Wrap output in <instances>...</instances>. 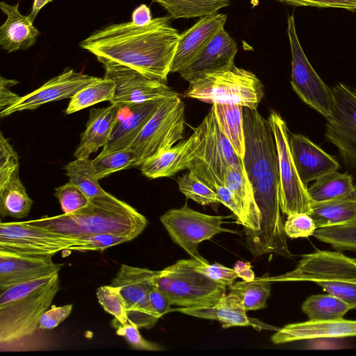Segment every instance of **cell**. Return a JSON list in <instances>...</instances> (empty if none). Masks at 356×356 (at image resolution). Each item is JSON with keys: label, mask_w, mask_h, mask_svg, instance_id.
<instances>
[{"label": "cell", "mask_w": 356, "mask_h": 356, "mask_svg": "<svg viewBox=\"0 0 356 356\" xmlns=\"http://www.w3.org/2000/svg\"><path fill=\"white\" fill-rule=\"evenodd\" d=\"M170 17H157L138 26L131 21L111 24L83 40L79 46L103 65L117 63L143 75L167 81L180 33Z\"/></svg>", "instance_id": "1"}, {"label": "cell", "mask_w": 356, "mask_h": 356, "mask_svg": "<svg viewBox=\"0 0 356 356\" xmlns=\"http://www.w3.org/2000/svg\"><path fill=\"white\" fill-rule=\"evenodd\" d=\"M28 222L72 238L109 234L126 236L131 241L147 225L146 218L135 208L107 192L90 199L86 207L75 212L43 216Z\"/></svg>", "instance_id": "2"}, {"label": "cell", "mask_w": 356, "mask_h": 356, "mask_svg": "<svg viewBox=\"0 0 356 356\" xmlns=\"http://www.w3.org/2000/svg\"><path fill=\"white\" fill-rule=\"evenodd\" d=\"M60 289L58 273L13 286L0 293V343L32 335Z\"/></svg>", "instance_id": "3"}, {"label": "cell", "mask_w": 356, "mask_h": 356, "mask_svg": "<svg viewBox=\"0 0 356 356\" xmlns=\"http://www.w3.org/2000/svg\"><path fill=\"white\" fill-rule=\"evenodd\" d=\"M268 280L312 282L356 308V259L339 251L317 250L302 255L294 270Z\"/></svg>", "instance_id": "4"}, {"label": "cell", "mask_w": 356, "mask_h": 356, "mask_svg": "<svg viewBox=\"0 0 356 356\" xmlns=\"http://www.w3.org/2000/svg\"><path fill=\"white\" fill-rule=\"evenodd\" d=\"M184 95L208 104H236L257 108L264 86L252 72L233 65L189 82Z\"/></svg>", "instance_id": "5"}, {"label": "cell", "mask_w": 356, "mask_h": 356, "mask_svg": "<svg viewBox=\"0 0 356 356\" xmlns=\"http://www.w3.org/2000/svg\"><path fill=\"white\" fill-rule=\"evenodd\" d=\"M254 199L261 213L260 229L246 236V244L255 257L275 253L291 257L281 216L278 164L252 185Z\"/></svg>", "instance_id": "6"}, {"label": "cell", "mask_w": 356, "mask_h": 356, "mask_svg": "<svg viewBox=\"0 0 356 356\" xmlns=\"http://www.w3.org/2000/svg\"><path fill=\"white\" fill-rule=\"evenodd\" d=\"M153 283L168 296L172 305L179 307H211L227 291L226 286L197 271L193 258L178 260L156 271Z\"/></svg>", "instance_id": "7"}, {"label": "cell", "mask_w": 356, "mask_h": 356, "mask_svg": "<svg viewBox=\"0 0 356 356\" xmlns=\"http://www.w3.org/2000/svg\"><path fill=\"white\" fill-rule=\"evenodd\" d=\"M195 129L200 143L188 170L215 191L225 185L227 168L241 164L242 159L219 129L211 110Z\"/></svg>", "instance_id": "8"}, {"label": "cell", "mask_w": 356, "mask_h": 356, "mask_svg": "<svg viewBox=\"0 0 356 356\" xmlns=\"http://www.w3.org/2000/svg\"><path fill=\"white\" fill-rule=\"evenodd\" d=\"M185 106L179 95L163 99L130 149L135 167L183 139Z\"/></svg>", "instance_id": "9"}, {"label": "cell", "mask_w": 356, "mask_h": 356, "mask_svg": "<svg viewBox=\"0 0 356 356\" xmlns=\"http://www.w3.org/2000/svg\"><path fill=\"white\" fill-rule=\"evenodd\" d=\"M225 218L200 213L186 203L179 209H170L164 213L160 220L172 240L191 258L209 264L198 252L199 244L221 232L237 233L222 226Z\"/></svg>", "instance_id": "10"}, {"label": "cell", "mask_w": 356, "mask_h": 356, "mask_svg": "<svg viewBox=\"0 0 356 356\" xmlns=\"http://www.w3.org/2000/svg\"><path fill=\"white\" fill-rule=\"evenodd\" d=\"M268 120L277 149L281 211L287 216L293 213L309 214L312 201L293 160L286 123L275 111L270 112Z\"/></svg>", "instance_id": "11"}, {"label": "cell", "mask_w": 356, "mask_h": 356, "mask_svg": "<svg viewBox=\"0 0 356 356\" xmlns=\"http://www.w3.org/2000/svg\"><path fill=\"white\" fill-rule=\"evenodd\" d=\"M291 52V84L298 97L325 118L332 113L334 97L308 60L298 38L293 15L287 20Z\"/></svg>", "instance_id": "12"}, {"label": "cell", "mask_w": 356, "mask_h": 356, "mask_svg": "<svg viewBox=\"0 0 356 356\" xmlns=\"http://www.w3.org/2000/svg\"><path fill=\"white\" fill-rule=\"evenodd\" d=\"M245 153L243 167L254 185L257 179L277 165L276 145L268 120L257 108L243 106Z\"/></svg>", "instance_id": "13"}, {"label": "cell", "mask_w": 356, "mask_h": 356, "mask_svg": "<svg viewBox=\"0 0 356 356\" xmlns=\"http://www.w3.org/2000/svg\"><path fill=\"white\" fill-rule=\"evenodd\" d=\"M72 238L24 222H1L0 250L36 255H54L77 244Z\"/></svg>", "instance_id": "14"}, {"label": "cell", "mask_w": 356, "mask_h": 356, "mask_svg": "<svg viewBox=\"0 0 356 356\" xmlns=\"http://www.w3.org/2000/svg\"><path fill=\"white\" fill-rule=\"evenodd\" d=\"M156 271L122 264L111 284L120 290L129 323L139 329H151L159 319L149 300V292L154 287L153 277Z\"/></svg>", "instance_id": "15"}, {"label": "cell", "mask_w": 356, "mask_h": 356, "mask_svg": "<svg viewBox=\"0 0 356 356\" xmlns=\"http://www.w3.org/2000/svg\"><path fill=\"white\" fill-rule=\"evenodd\" d=\"M332 90L334 104L326 118L325 135L337 147L344 163L356 168V90L343 83Z\"/></svg>", "instance_id": "16"}, {"label": "cell", "mask_w": 356, "mask_h": 356, "mask_svg": "<svg viewBox=\"0 0 356 356\" xmlns=\"http://www.w3.org/2000/svg\"><path fill=\"white\" fill-rule=\"evenodd\" d=\"M103 65L104 77L115 83V92L110 102L111 104L129 106L178 95L166 82L149 78L131 67L112 63Z\"/></svg>", "instance_id": "17"}, {"label": "cell", "mask_w": 356, "mask_h": 356, "mask_svg": "<svg viewBox=\"0 0 356 356\" xmlns=\"http://www.w3.org/2000/svg\"><path fill=\"white\" fill-rule=\"evenodd\" d=\"M101 78L65 70L59 75L47 81L35 90L27 94L12 106L1 110V118L15 112L33 110L39 106L58 100L72 98L83 88L99 81Z\"/></svg>", "instance_id": "18"}, {"label": "cell", "mask_w": 356, "mask_h": 356, "mask_svg": "<svg viewBox=\"0 0 356 356\" xmlns=\"http://www.w3.org/2000/svg\"><path fill=\"white\" fill-rule=\"evenodd\" d=\"M52 257L0 250V293L13 286L58 273L63 264L54 262Z\"/></svg>", "instance_id": "19"}, {"label": "cell", "mask_w": 356, "mask_h": 356, "mask_svg": "<svg viewBox=\"0 0 356 356\" xmlns=\"http://www.w3.org/2000/svg\"><path fill=\"white\" fill-rule=\"evenodd\" d=\"M227 21V15L214 13L200 17L190 29L180 34L170 72L179 73L199 55L211 38Z\"/></svg>", "instance_id": "20"}, {"label": "cell", "mask_w": 356, "mask_h": 356, "mask_svg": "<svg viewBox=\"0 0 356 356\" xmlns=\"http://www.w3.org/2000/svg\"><path fill=\"white\" fill-rule=\"evenodd\" d=\"M237 51L236 42L223 27L211 38L199 55L179 74L190 82L205 74L229 67L234 65Z\"/></svg>", "instance_id": "21"}, {"label": "cell", "mask_w": 356, "mask_h": 356, "mask_svg": "<svg viewBox=\"0 0 356 356\" xmlns=\"http://www.w3.org/2000/svg\"><path fill=\"white\" fill-rule=\"evenodd\" d=\"M289 145L298 175L306 186L340 167L333 156L302 134H290Z\"/></svg>", "instance_id": "22"}, {"label": "cell", "mask_w": 356, "mask_h": 356, "mask_svg": "<svg viewBox=\"0 0 356 356\" xmlns=\"http://www.w3.org/2000/svg\"><path fill=\"white\" fill-rule=\"evenodd\" d=\"M356 337V321L343 318L291 323L277 330L271 337L274 343L301 340Z\"/></svg>", "instance_id": "23"}, {"label": "cell", "mask_w": 356, "mask_h": 356, "mask_svg": "<svg viewBox=\"0 0 356 356\" xmlns=\"http://www.w3.org/2000/svg\"><path fill=\"white\" fill-rule=\"evenodd\" d=\"M199 143V134L194 128L193 133L185 140L145 161L140 166L142 173L147 178L156 179L189 170Z\"/></svg>", "instance_id": "24"}, {"label": "cell", "mask_w": 356, "mask_h": 356, "mask_svg": "<svg viewBox=\"0 0 356 356\" xmlns=\"http://www.w3.org/2000/svg\"><path fill=\"white\" fill-rule=\"evenodd\" d=\"M179 312L200 318L216 320L223 328L234 326H252L255 329L276 330L256 319L248 317L243 304L237 294L230 291L224 294L213 306L201 308L179 307L174 309Z\"/></svg>", "instance_id": "25"}, {"label": "cell", "mask_w": 356, "mask_h": 356, "mask_svg": "<svg viewBox=\"0 0 356 356\" xmlns=\"http://www.w3.org/2000/svg\"><path fill=\"white\" fill-rule=\"evenodd\" d=\"M161 100L127 106L128 113L122 117L119 114L109 139L101 153L130 149L143 128L156 112Z\"/></svg>", "instance_id": "26"}, {"label": "cell", "mask_w": 356, "mask_h": 356, "mask_svg": "<svg viewBox=\"0 0 356 356\" xmlns=\"http://www.w3.org/2000/svg\"><path fill=\"white\" fill-rule=\"evenodd\" d=\"M122 106L111 104L107 107L91 108L86 130L81 136V140L74 156L76 159H88L99 147L108 142L111 131L118 118Z\"/></svg>", "instance_id": "27"}, {"label": "cell", "mask_w": 356, "mask_h": 356, "mask_svg": "<svg viewBox=\"0 0 356 356\" xmlns=\"http://www.w3.org/2000/svg\"><path fill=\"white\" fill-rule=\"evenodd\" d=\"M6 19L0 26V46L8 53L25 51L33 46L40 35L28 16L20 13L19 3L15 5L0 2Z\"/></svg>", "instance_id": "28"}, {"label": "cell", "mask_w": 356, "mask_h": 356, "mask_svg": "<svg viewBox=\"0 0 356 356\" xmlns=\"http://www.w3.org/2000/svg\"><path fill=\"white\" fill-rule=\"evenodd\" d=\"M225 185L233 193L245 220L246 236L260 229L261 213L256 203L253 186L241 164L229 167L225 172Z\"/></svg>", "instance_id": "29"}, {"label": "cell", "mask_w": 356, "mask_h": 356, "mask_svg": "<svg viewBox=\"0 0 356 356\" xmlns=\"http://www.w3.org/2000/svg\"><path fill=\"white\" fill-rule=\"evenodd\" d=\"M316 228L356 224V189L345 197L312 202L311 212Z\"/></svg>", "instance_id": "30"}, {"label": "cell", "mask_w": 356, "mask_h": 356, "mask_svg": "<svg viewBox=\"0 0 356 356\" xmlns=\"http://www.w3.org/2000/svg\"><path fill=\"white\" fill-rule=\"evenodd\" d=\"M211 110L219 129L227 138L238 157L243 159L245 153L243 106L214 104Z\"/></svg>", "instance_id": "31"}, {"label": "cell", "mask_w": 356, "mask_h": 356, "mask_svg": "<svg viewBox=\"0 0 356 356\" xmlns=\"http://www.w3.org/2000/svg\"><path fill=\"white\" fill-rule=\"evenodd\" d=\"M33 204L17 170L8 181L0 187V216L24 218L29 215Z\"/></svg>", "instance_id": "32"}, {"label": "cell", "mask_w": 356, "mask_h": 356, "mask_svg": "<svg viewBox=\"0 0 356 356\" xmlns=\"http://www.w3.org/2000/svg\"><path fill=\"white\" fill-rule=\"evenodd\" d=\"M356 189L352 177L338 171L326 174L307 188L312 202H323L348 195Z\"/></svg>", "instance_id": "33"}, {"label": "cell", "mask_w": 356, "mask_h": 356, "mask_svg": "<svg viewBox=\"0 0 356 356\" xmlns=\"http://www.w3.org/2000/svg\"><path fill=\"white\" fill-rule=\"evenodd\" d=\"M352 309L350 304L330 293L312 295L302 305V312L312 321L343 318Z\"/></svg>", "instance_id": "34"}, {"label": "cell", "mask_w": 356, "mask_h": 356, "mask_svg": "<svg viewBox=\"0 0 356 356\" xmlns=\"http://www.w3.org/2000/svg\"><path fill=\"white\" fill-rule=\"evenodd\" d=\"M172 19L202 17L228 6L229 0H152Z\"/></svg>", "instance_id": "35"}, {"label": "cell", "mask_w": 356, "mask_h": 356, "mask_svg": "<svg viewBox=\"0 0 356 356\" xmlns=\"http://www.w3.org/2000/svg\"><path fill=\"white\" fill-rule=\"evenodd\" d=\"M115 92V83L110 79L101 78L76 93L71 98L65 113L72 114L102 102H111Z\"/></svg>", "instance_id": "36"}, {"label": "cell", "mask_w": 356, "mask_h": 356, "mask_svg": "<svg viewBox=\"0 0 356 356\" xmlns=\"http://www.w3.org/2000/svg\"><path fill=\"white\" fill-rule=\"evenodd\" d=\"M69 180L79 187L90 200L105 194L95 175L92 160L79 158L64 167Z\"/></svg>", "instance_id": "37"}, {"label": "cell", "mask_w": 356, "mask_h": 356, "mask_svg": "<svg viewBox=\"0 0 356 356\" xmlns=\"http://www.w3.org/2000/svg\"><path fill=\"white\" fill-rule=\"evenodd\" d=\"M270 283L268 277L264 276L255 277L250 282H236L229 289L238 296L247 312L258 310L266 307L270 294Z\"/></svg>", "instance_id": "38"}, {"label": "cell", "mask_w": 356, "mask_h": 356, "mask_svg": "<svg viewBox=\"0 0 356 356\" xmlns=\"http://www.w3.org/2000/svg\"><path fill=\"white\" fill-rule=\"evenodd\" d=\"M92 163L95 175L99 180L113 172L135 167V156L131 149L100 152Z\"/></svg>", "instance_id": "39"}, {"label": "cell", "mask_w": 356, "mask_h": 356, "mask_svg": "<svg viewBox=\"0 0 356 356\" xmlns=\"http://www.w3.org/2000/svg\"><path fill=\"white\" fill-rule=\"evenodd\" d=\"M313 236L337 250L356 252V224L318 228Z\"/></svg>", "instance_id": "40"}, {"label": "cell", "mask_w": 356, "mask_h": 356, "mask_svg": "<svg viewBox=\"0 0 356 356\" xmlns=\"http://www.w3.org/2000/svg\"><path fill=\"white\" fill-rule=\"evenodd\" d=\"M177 182L179 190L188 199L201 205L219 203L216 193L191 171L179 177Z\"/></svg>", "instance_id": "41"}, {"label": "cell", "mask_w": 356, "mask_h": 356, "mask_svg": "<svg viewBox=\"0 0 356 356\" xmlns=\"http://www.w3.org/2000/svg\"><path fill=\"white\" fill-rule=\"evenodd\" d=\"M96 295L99 305L114 316L113 320L122 325L129 323L125 303L118 287L111 284L101 286Z\"/></svg>", "instance_id": "42"}, {"label": "cell", "mask_w": 356, "mask_h": 356, "mask_svg": "<svg viewBox=\"0 0 356 356\" xmlns=\"http://www.w3.org/2000/svg\"><path fill=\"white\" fill-rule=\"evenodd\" d=\"M54 195L63 213L75 212L86 207L90 202L87 195L70 181L56 188Z\"/></svg>", "instance_id": "43"}, {"label": "cell", "mask_w": 356, "mask_h": 356, "mask_svg": "<svg viewBox=\"0 0 356 356\" xmlns=\"http://www.w3.org/2000/svg\"><path fill=\"white\" fill-rule=\"evenodd\" d=\"M76 238L77 244L70 246L68 250L80 252L103 251L110 247L131 241L126 236L109 234L88 235Z\"/></svg>", "instance_id": "44"}, {"label": "cell", "mask_w": 356, "mask_h": 356, "mask_svg": "<svg viewBox=\"0 0 356 356\" xmlns=\"http://www.w3.org/2000/svg\"><path fill=\"white\" fill-rule=\"evenodd\" d=\"M316 229L313 218L306 213H291L284 223L285 234L291 238L313 236Z\"/></svg>", "instance_id": "45"}, {"label": "cell", "mask_w": 356, "mask_h": 356, "mask_svg": "<svg viewBox=\"0 0 356 356\" xmlns=\"http://www.w3.org/2000/svg\"><path fill=\"white\" fill-rule=\"evenodd\" d=\"M19 170V159L17 152L4 137L0 134V187L3 186L13 175Z\"/></svg>", "instance_id": "46"}, {"label": "cell", "mask_w": 356, "mask_h": 356, "mask_svg": "<svg viewBox=\"0 0 356 356\" xmlns=\"http://www.w3.org/2000/svg\"><path fill=\"white\" fill-rule=\"evenodd\" d=\"M112 325L116 329V334L123 337L134 349L143 350H160L162 349L158 344L144 339L138 330L139 328L131 323L122 325L113 320Z\"/></svg>", "instance_id": "47"}, {"label": "cell", "mask_w": 356, "mask_h": 356, "mask_svg": "<svg viewBox=\"0 0 356 356\" xmlns=\"http://www.w3.org/2000/svg\"><path fill=\"white\" fill-rule=\"evenodd\" d=\"M195 269L213 281L229 287L238 277L234 268L226 267L220 264H206L194 259Z\"/></svg>", "instance_id": "48"}, {"label": "cell", "mask_w": 356, "mask_h": 356, "mask_svg": "<svg viewBox=\"0 0 356 356\" xmlns=\"http://www.w3.org/2000/svg\"><path fill=\"white\" fill-rule=\"evenodd\" d=\"M72 308V304L58 307L52 305L42 315L38 327L40 330H53L70 316Z\"/></svg>", "instance_id": "49"}, {"label": "cell", "mask_w": 356, "mask_h": 356, "mask_svg": "<svg viewBox=\"0 0 356 356\" xmlns=\"http://www.w3.org/2000/svg\"><path fill=\"white\" fill-rule=\"evenodd\" d=\"M293 6L342 8L356 10V0H276Z\"/></svg>", "instance_id": "50"}, {"label": "cell", "mask_w": 356, "mask_h": 356, "mask_svg": "<svg viewBox=\"0 0 356 356\" xmlns=\"http://www.w3.org/2000/svg\"><path fill=\"white\" fill-rule=\"evenodd\" d=\"M215 192L217 194L220 203L227 207L236 217L237 222L243 227L245 225L244 215L238 204L232 191L225 185L218 186Z\"/></svg>", "instance_id": "51"}, {"label": "cell", "mask_w": 356, "mask_h": 356, "mask_svg": "<svg viewBox=\"0 0 356 356\" xmlns=\"http://www.w3.org/2000/svg\"><path fill=\"white\" fill-rule=\"evenodd\" d=\"M149 300L152 309L159 318L170 310L172 305L169 298L155 286L149 292Z\"/></svg>", "instance_id": "52"}, {"label": "cell", "mask_w": 356, "mask_h": 356, "mask_svg": "<svg viewBox=\"0 0 356 356\" xmlns=\"http://www.w3.org/2000/svg\"><path fill=\"white\" fill-rule=\"evenodd\" d=\"M18 83L13 79L1 76L0 79V109H5L16 103L21 97L13 92L9 88Z\"/></svg>", "instance_id": "53"}, {"label": "cell", "mask_w": 356, "mask_h": 356, "mask_svg": "<svg viewBox=\"0 0 356 356\" xmlns=\"http://www.w3.org/2000/svg\"><path fill=\"white\" fill-rule=\"evenodd\" d=\"M152 19L150 8L145 4L138 6L131 14V22L138 26L146 25Z\"/></svg>", "instance_id": "54"}, {"label": "cell", "mask_w": 356, "mask_h": 356, "mask_svg": "<svg viewBox=\"0 0 356 356\" xmlns=\"http://www.w3.org/2000/svg\"><path fill=\"white\" fill-rule=\"evenodd\" d=\"M234 269L236 272L238 277L242 278L244 281L250 282L254 280V273L251 269L249 262L237 261L234 264Z\"/></svg>", "instance_id": "55"}, {"label": "cell", "mask_w": 356, "mask_h": 356, "mask_svg": "<svg viewBox=\"0 0 356 356\" xmlns=\"http://www.w3.org/2000/svg\"><path fill=\"white\" fill-rule=\"evenodd\" d=\"M54 0H33L31 12L28 15L29 19L33 22L40 10Z\"/></svg>", "instance_id": "56"}]
</instances>
